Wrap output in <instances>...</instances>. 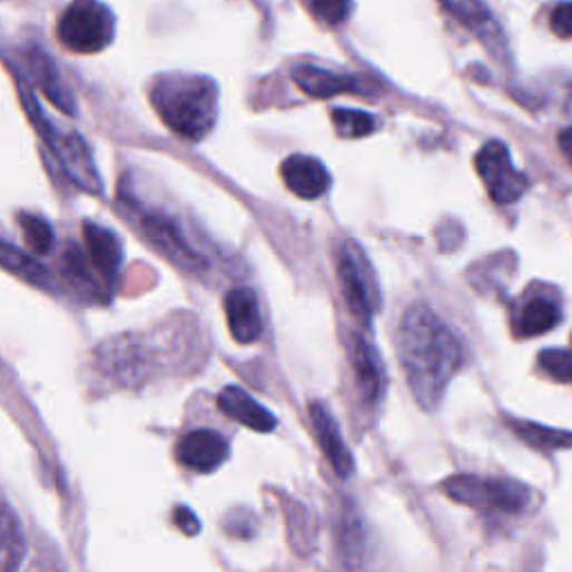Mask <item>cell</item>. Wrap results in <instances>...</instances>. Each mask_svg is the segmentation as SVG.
<instances>
[{"mask_svg": "<svg viewBox=\"0 0 572 572\" xmlns=\"http://www.w3.org/2000/svg\"><path fill=\"white\" fill-rule=\"evenodd\" d=\"M398 356L416 401L430 412L436 410L463 363V349L452 329L432 309L414 305L401 320Z\"/></svg>", "mask_w": 572, "mask_h": 572, "instance_id": "1", "label": "cell"}, {"mask_svg": "<svg viewBox=\"0 0 572 572\" xmlns=\"http://www.w3.org/2000/svg\"><path fill=\"white\" fill-rule=\"evenodd\" d=\"M150 101L161 121L188 141H201L217 121L219 92L208 77H161L150 90Z\"/></svg>", "mask_w": 572, "mask_h": 572, "instance_id": "2", "label": "cell"}, {"mask_svg": "<svg viewBox=\"0 0 572 572\" xmlns=\"http://www.w3.org/2000/svg\"><path fill=\"white\" fill-rule=\"evenodd\" d=\"M443 490L456 503L485 510V512L521 514L532 505V490L510 479H481V476L458 474L447 479L443 483Z\"/></svg>", "mask_w": 572, "mask_h": 572, "instance_id": "3", "label": "cell"}, {"mask_svg": "<svg viewBox=\"0 0 572 572\" xmlns=\"http://www.w3.org/2000/svg\"><path fill=\"white\" fill-rule=\"evenodd\" d=\"M59 39L79 55L101 52L115 39V17L99 0H75L59 21Z\"/></svg>", "mask_w": 572, "mask_h": 572, "instance_id": "4", "label": "cell"}, {"mask_svg": "<svg viewBox=\"0 0 572 572\" xmlns=\"http://www.w3.org/2000/svg\"><path fill=\"white\" fill-rule=\"evenodd\" d=\"M338 279L343 298L363 325H369L381 305L376 273L356 241H345L338 250Z\"/></svg>", "mask_w": 572, "mask_h": 572, "instance_id": "5", "label": "cell"}, {"mask_svg": "<svg viewBox=\"0 0 572 572\" xmlns=\"http://www.w3.org/2000/svg\"><path fill=\"white\" fill-rule=\"evenodd\" d=\"M26 97V106H28V112L30 117L34 119V124L39 126V130L43 132L50 150L57 155V159L61 161L66 175L77 184L81 186L86 193H92V195H99L101 193V177L97 172V166L92 161V155L86 146V141L77 135H61L52 128V124L41 115L34 97L28 92H23Z\"/></svg>", "mask_w": 572, "mask_h": 572, "instance_id": "6", "label": "cell"}, {"mask_svg": "<svg viewBox=\"0 0 572 572\" xmlns=\"http://www.w3.org/2000/svg\"><path fill=\"white\" fill-rule=\"evenodd\" d=\"M474 166L496 204H514L527 190V177L514 168L510 150L501 141L485 144L476 152Z\"/></svg>", "mask_w": 572, "mask_h": 572, "instance_id": "7", "label": "cell"}, {"mask_svg": "<svg viewBox=\"0 0 572 572\" xmlns=\"http://www.w3.org/2000/svg\"><path fill=\"white\" fill-rule=\"evenodd\" d=\"M175 456L179 465L197 474L217 472L228 458V443L213 430H195L181 436Z\"/></svg>", "mask_w": 572, "mask_h": 572, "instance_id": "8", "label": "cell"}, {"mask_svg": "<svg viewBox=\"0 0 572 572\" xmlns=\"http://www.w3.org/2000/svg\"><path fill=\"white\" fill-rule=\"evenodd\" d=\"M279 175L296 197L300 199H318L332 186V175L325 164L309 155H292L282 161Z\"/></svg>", "mask_w": 572, "mask_h": 572, "instance_id": "9", "label": "cell"}, {"mask_svg": "<svg viewBox=\"0 0 572 572\" xmlns=\"http://www.w3.org/2000/svg\"><path fill=\"white\" fill-rule=\"evenodd\" d=\"M228 332L237 345H253L259 341L264 325H262V312L257 296L241 286V289H233L226 294L224 300Z\"/></svg>", "mask_w": 572, "mask_h": 572, "instance_id": "10", "label": "cell"}, {"mask_svg": "<svg viewBox=\"0 0 572 572\" xmlns=\"http://www.w3.org/2000/svg\"><path fill=\"white\" fill-rule=\"evenodd\" d=\"M137 215H139V226L144 235L172 262H177L179 266H186L188 270H197L199 266H204V259L197 253H193V248L184 241L179 230L168 219L155 213H148L139 206H137Z\"/></svg>", "mask_w": 572, "mask_h": 572, "instance_id": "11", "label": "cell"}, {"mask_svg": "<svg viewBox=\"0 0 572 572\" xmlns=\"http://www.w3.org/2000/svg\"><path fill=\"white\" fill-rule=\"evenodd\" d=\"M312 414V425H314V434L318 438V445L323 450V454L327 456V461L332 463L334 472L341 479L352 476L354 472V456L341 434V427L336 423V418L332 416V412L323 405V403H312L309 407Z\"/></svg>", "mask_w": 572, "mask_h": 572, "instance_id": "12", "label": "cell"}, {"mask_svg": "<svg viewBox=\"0 0 572 572\" xmlns=\"http://www.w3.org/2000/svg\"><path fill=\"white\" fill-rule=\"evenodd\" d=\"M217 407L235 423L259 434H268L277 425L275 416L264 405H259L246 389L235 385H228L217 394Z\"/></svg>", "mask_w": 572, "mask_h": 572, "instance_id": "13", "label": "cell"}, {"mask_svg": "<svg viewBox=\"0 0 572 572\" xmlns=\"http://www.w3.org/2000/svg\"><path fill=\"white\" fill-rule=\"evenodd\" d=\"M347 349H349V363H352L361 396L367 403H376L385 385V369L378 358V352L361 336H352L347 343Z\"/></svg>", "mask_w": 572, "mask_h": 572, "instance_id": "14", "label": "cell"}, {"mask_svg": "<svg viewBox=\"0 0 572 572\" xmlns=\"http://www.w3.org/2000/svg\"><path fill=\"white\" fill-rule=\"evenodd\" d=\"M83 237H86V246H88L92 266L99 270V275L108 284H112L121 268V259H124V248H121L119 237L112 230L97 226L92 221L83 224Z\"/></svg>", "mask_w": 572, "mask_h": 572, "instance_id": "15", "label": "cell"}, {"mask_svg": "<svg viewBox=\"0 0 572 572\" xmlns=\"http://www.w3.org/2000/svg\"><path fill=\"white\" fill-rule=\"evenodd\" d=\"M563 314L561 307L543 296H536L532 300H527L516 318H514V334L519 338H532V336H543L548 332H552L554 327H559Z\"/></svg>", "mask_w": 572, "mask_h": 572, "instance_id": "16", "label": "cell"}, {"mask_svg": "<svg viewBox=\"0 0 572 572\" xmlns=\"http://www.w3.org/2000/svg\"><path fill=\"white\" fill-rule=\"evenodd\" d=\"M294 81L298 83V88L314 97V99H329L343 92H356L358 83L352 77L345 75H336L323 68H314V66H300L294 70Z\"/></svg>", "mask_w": 572, "mask_h": 572, "instance_id": "17", "label": "cell"}, {"mask_svg": "<svg viewBox=\"0 0 572 572\" xmlns=\"http://www.w3.org/2000/svg\"><path fill=\"white\" fill-rule=\"evenodd\" d=\"M26 556V534L8 501L0 496V570H17Z\"/></svg>", "mask_w": 572, "mask_h": 572, "instance_id": "18", "label": "cell"}, {"mask_svg": "<svg viewBox=\"0 0 572 572\" xmlns=\"http://www.w3.org/2000/svg\"><path fill=\"white\" fill-rule=\"evenodd\" d=\"M0 268H6L12 275L39 286V289H50L52 286V277L46 270V266L32 255L8 244L6 239H0Z\"/></svg>", "mask_w": 572, "mask_h": 572, "instance_id": "19", "label": "cell"}, {"mask_svg": "<svg viewBox=\"0 0 572 572\" xmlns=\"http://www.w3.org/2000/svg\"><path fill=\"white\" fill-rule=\"evenodd\" d=\"M30 66H32V75H34V79L39 81V86H41V90L46 92V97H48L59 110H63L66 115L75 117V115H77V110H75V99H72V95L68 92L66 83L61 81V77H59L57 68L52 66V61H50L48 57H43V55H32V57H30Z\"/></svg>", "mask_w": 572, "mask_h": 572, "instance_id": "20", "label": "cell"}, {"mask_svg": "<svg viewBox=\"0 0 572 572\" xmlns=\"http://www.w3.org/2000/svg\"><path fill=\"white\" fill-rule=\"evenodd\" d=\"M510 425L516 432V436H521L532 447H539V450H568V447H572V434L570 432L550 430V427L527 423V421H510Z\"/></svg>", "mask_w": 572, "mask_h": 572, "instance_id": "21", "label": "cell"}, {"mask_svg": "<svg viewBox=\"0 0 572 572\" xmlns=\"http://www.w3.org/2000/svg\"><path fill=\"white\" fill-rule=\"evenodd\" d=\"M332 119H334L338 135L345 139H361V137H367L378 130V119L374 115L361 112V110L338 108L332 112Z\"/></svg>", "mask_w": 572, "mask_h": 572, "instance_id": "22", "label": "cell"}, {"mask_svg": "<svg viewBox=\"0 0 572 572\" xmlns=\"http://www.w3.org/2000/svg\"><path fill=\"white\" fill-rule=\"evenodd\" d=\"M19 224L23 230V237L28 241V246L34 253H50L55 246V230L50 226L48 219L32 215V213H21L19 215Z\"/></svg>", "mask_w": 572, "mask_h": 572, "instance_id": "23", "label": "cell"}, {"mask_svg": "<svg viewBox=\"0 0 572 572\" xmlns=\"http://www.w3.org/2000/svg\"><path fill=\"white\" fill-rule=\"evenodd\" d=\"M441 6L470 30H479L490 21V12L481 0H441Z\"/></svg>", "mask_w": 572, "mask_h": 572, "instance_id": "24", "label": "cell"}, {"mask_svg": "<svg viewBox=\"0 0 572 572\" xmlns=\"http://www.w3.org/2000/svg\"><path fill=\"white\" fill-rule=\"evenodd\" d=\"M539 367L559 383H572V352L545 349L539 354Z\"/></svg>", "mask_w": 572, "mask_h": 572, "instance_id": "25", "label": "cell"}, {"mask_svg": "<svg viewBox=\"0 0 572 572\" xmlns=\"http://www.w3.org/2000/svg\"><path fill=\"white\" fill-rule=\"evenodd\" d=\"M349 0H314L312 12L325 26H341L349 17Z\"/></svg>", "mask_w": 572, "mask_h": 572, "instance_id": "26", "label": "cell"}, {"mask_svg": "<svg viewBox=\"0 0 572 572\" xmlns=\"http://www.w3.org/2000/svg\"><path fill=\"white\" fill-rule=\"evenodd\" d=\"M552 30L561 39H572V3H561L552 14Z\"/></svg>", "mask_w": 572, "mask_h": 572, "instance_id": "27", "label": "cell"}, {"mask_svg": "<svg viewBox=\"0 0 572 572\" xmlns=\"http://www.w3.org/2000/svg\"><path fill=\"white\" fill-rule=\"evenodd\" d=\"M175 523L181 527V532H186V534H197L199 532V521H197V516L190 512V510H186V507H179L177 512H175Z\"/></svg>", "mask_w": 572, "mask_h": 572, "instance_id": "28", "label": "cell"}, {"mask_svg": "<svg viewBox=\"0 0 572 572\" xmlns=\"http://www.w3.org/2000/svg\"><path fill=\"white\" fill-rule=\"evenodd\" d=\"M559 148H561L563 157L572 164V128H568L559 135Z\"/></svg>", "mask_w": 572, "mask_h": 572, "instance_id": "29", "label": "cell"}]
</instances>
